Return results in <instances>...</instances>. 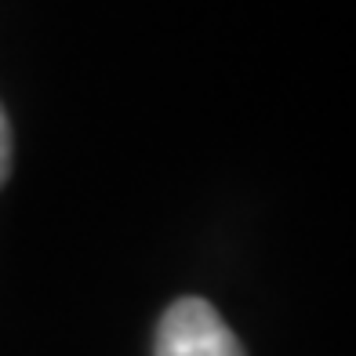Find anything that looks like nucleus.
I'll return each instance as SVG.
<instances>
[{
	"label": "nucleus",
	"mask_w": 356,
	"mask_h": 356,
	"mask_svg": "<svg viewBox=\"0 0 356 356\" xmlns=\"http://www.w3.org/2000/svg\"><path fill=\"white\" fill-rule=\"evenodd\" d=\"M153 356H248V353L211 302L178 298L160 316Z\"/></svg>",
	"instance_id": "obj_1"
},
{
	"label": "nucleus",
	"mask_w": 356,
	"mask_h": 356,
	"mask_svg": "<svg viewBox=\"0 0 356 356\" xmlns=\"http://www.w3.org/2000/svg\"><path fill=\"white\" fill-rule=\"evenodd\" d=\"M8 175H11V124L0 109V186L8 182Z\"/></svg>",
	"instance_id": "obj_2"
}]
</instances>
